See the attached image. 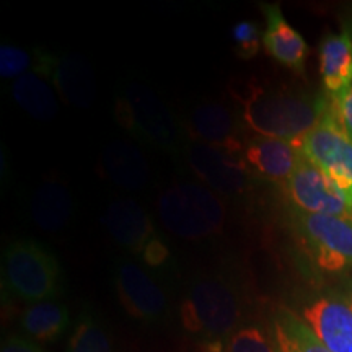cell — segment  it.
Wrapping results in <instances>:
<instances>
[{
    "instance_id": "cell-1",
    "label": "cell",
    "mask_w": 352,
    "mask_h": 352,
    "mask_svg": "<svg viewBox=\"0 0 352 352\" xmlns=\"http://www.w3.org/2000/svg\"><path fill=\"white\" fill-rule=\"evenodd\" d=\"M230 91L240 104L243 126L254 135L284 139L297 145H302L331 109L327 100L271 87L256 77L232 83Z\"/></svg>"
},
{
    "instance_id": "cell-2",
    "label": "cell",
    "mask_w": 352,
    "mask_h": 352,
    "mask_svg": "<svg viewBox=\"0 0 352 352\" xmlns=\"http://www.w3.org/2000/svg\"><path fill=\"white\" fill-rule=\"evenodd\" d=\"M245 300L239 285L222 274H201L184 290L179 318L184 331L214 344L245 324Z\"/></svg>"
},
{
    "instance_id": "cell-3",
    "label": "cell",
    "mask_w": 352,
    "mask_h": 352,
    "mask_svg": "<svg viewBox=\"0 0 352 352\" xmlns=\"http://www.w3.org/2000/svg\"><path fill=\"white\" fill-rule=\"evenodd\" d=\"M114 116L124 131L158 151L179 155L186 148L184 126L151 87L126 82L114 101Z\"/></svg>"
},
{
    "instance_id": "cell-4",
    "label": "cell",
    "mask_w": 352,
    "mask_h": 352,
    "mask_svg": "<svg viewBox=\"0 0 352 352\" xmlns=\"http://www.w3.org/2000/svg\"><path fill=\"white\" fill-rule=\"evenodd\" d=\"M157 210L164 227L183 240H204L226 227V206L219 195L197 182H176L160 192Z\"/></svg>"
},
{
    "instance_id": "cell-5",
    "label": "cell",
    "mask_w": 352,
    "mask_h": 352,
    "mask_svg": "<svg viewBox=\"0 0 352 352\" xmlns=\"http://www.w3.org/2000/svg\"><path fill=\"white\" fill-rule=\"evenodd\" d=\"M3 276L12 294L30 303L54 300L63 292L59 261L36 240L12 241L3 254Z\"/></svg>"
},
{
    "instance_id": "cell-6",
    "label": "cell",
    "mask_w": 352,
    "mask_h": 352,
    "mask_svg": "<svg viewBox=\"0 0 352 352\" xmlns=\"http://www.w3.org/2000/svg\"><path fill=\"white\" fill-rule=\"evenodd\" d=\"M101 223L111 239L122 248L135 254L144 266L164 267L171 253L152 219L138 201L131 197H114L108 202Z\"/></svg>"
},
{
    "instance_id": "cell-7",
    "label": "cell",
    "mask_w": 352,
    "mask_h": 352,
    "mask_svg": "<svg viewBox=\"0 0 352 352\" xmlns=\"http://www.w3.org/2000/svg\"><path fill=\"white\" fill-rule=\"evenodd\" d=\"M113 284L122 308L134 320L157 324L168 318V294L147 266L129 258L118 259L113 267Z\"/></svg>"
},
{
    "instance_id": "cell-8",
    "label": "cell",
    "mask_w": 352,
    "mask_h": 352,
    "mask_svg": "<svg viewBox=\"0 0 352 352\" xmlns=\"http://www.w3.org/2000/svg\"><path fill=\"white\" fill-rule=\"evenodd\" d=\"M34 72L51 83L67 107L87 109L96 96V82L90 64L80 56L51 52L41 47L33 51Z\"/></svg>"
},
{
    "instance_id": "cell-9",
    "label": "cell",
    "mask_w": 352,
    "mask_h": 352,
    "mask_svg": "<svg viewBox=\"0 0 352 352\" xmlns=\"http://www.w3.org/2000/svg\"><path fill=\"white\" fill-rule=\"evenodd\" d=\"M297 228L315 263L323 271L340 272L352 266V219L300 212Z\"/></svg>"
},
{
    "instance_id": "cell-10",
    "label": "cell",
    "mask_w": 352,
    "mask_h": 352,
    "mask_svg": "<svg viewBox=\"0 0 352 352\" xmlns=\"http://www.w3.org/2000/svg\"><path fill=\"white\" fill-rule=\"evenodd\" d=\"M287 195L303 214L352 219L351 197L305 155L289 178Z\"/></svg>"
},
{
    "instance_id": "cell-11",
    "label": "cell",
    "mask_w": 352,
    "mask_h": 352,
    "mask_svg": "<svg viewBox=\"0 0 352 352\" xmlns=\"http://www.w3.org/2000/svg\"><path fill=\"white\" fill-rule=\"evenodd\" d=\"M184 153L192 173L220 197L241 196L252 186L253 173L240 155L191 139L188 140Z\"/></svg>"
},
{
    "instance_id": "cell-12",
    "label": "cell",
    "mask_w": 352,
    "mask_h": 352,
    "mask_svg": "<svg viewBox=\"0 0 352 352\" xmlns=\"http://www.w3.org/2000/svg\"><path fill=\"white\" fill-rule=\"evenodd\" d=\"M302 153L327 173L352 199V139L333 116V107L323 121L303 139Z\"/></svg>"
},
{
    "instance_id": "cell-13",
    "label": "cell",
    "mask_w": 352,
    "mask_h": 352,
    "mask_svg": "<svg viewBox=\"0 0 352 352\" xmlns=\"http://www.w3.org/2000/svg\"><path fill=\"white\" fill-rule=\"evenodd\" d=\"M183 126L189 139L196 142L240 157L245 151L246 142L241 132V118L223 104L212 101L197 104L189 114L186 124Z\"/></svg>"
},
{
    "instance_id": "cell-14",
    "label": "cell",
    "mask_w": 352,
    "mask_h": 352,
    "mask_svg": "<svg viewBox=\"0 0 352 352\" xmlns=\"http://www.w3.org/2000/svg\"><path fill=\"white\" fill-rule=\"evenodd\" d=\"M302 320L331 352H352V308L336 297H320L302 310Z\"/></svg>"
},
{
    "instance_id": "cell-15",
    "label": "cell",
    "mask_w": 352,
    "mask_h": 352,
    "mask_svg": "<svg viewBox=\"0 0 352 352\" xmlns=\"http://www.w3.org/2000/svg\"><path fill=\"white\" fill-rule=\"evenodd\" d=\"M302 155L300 145L264 135H253L246 140L243 151V160L250 171L276 183L289 182L300 164Z\"/></svg>"
},
{
    "instance_id": "cell-16",
    "label": "cell",
    "mask_w": 352,
    "mask_h": 352,
    "mask_svg": "<svg viewBox=\"0 0 352 352\" xmlns=\"http://www.w3.org/2000/svg\"><path fill=\"white\" fill-rule=\"evenodd\" d=\"M261 10L266 19L263 33V46L272 59L297 74H303L308 56V44L300 33L285 20L277 6L263 3Z\"/></svg>"
},
{
    "instance_id": "cell-17",
    "label": "cell",
    "mask_w": 352,
    "mask_h": 352,
    "mask_svg": "<svg viewBox=\"0 0 352 352\" xmlns=\"http://www.w3.org/2000/svg\"><path fill=\"white\" fill-rule=\"evenodd\" d=\"M101 170L114 186L124 191H144L151 184V166L144 153L126 139H114L104 145Z\"/></svg>"
},
{
    "instance_id": "cell-18",
    "label": "cell",
    "mask_w": 352,
    "mask_h": 352,
    "mask_svg": "<svg viewBox=\"0 0 352 352\" xmlns=\"http://www.w3.org/2000/svg\"><path fill=\"white\" fill-rule=\"evenodd\" d=\"M30 212L44 232L56 233L67 228L76 217V199L59 182H46L34 189L30 199Z\"/></svg>"
},
{
    "instance_id": "cell-19",
    "label": "cell",
    "mask_w": 352,
    "mask_h": 352,
    "mask_svg": "<svg viewBox=\"0 0 352 352\" xmlns=\"http://www.w3.org/2000/svg\"><path fill=\"white\" fill-rule=\"evenodd\" d=\"M320 74L333 96L352 85V38L349 33L327 34L320 46Z\"/></svg>"
},
{
    "instance_id": "cell-20",
    "label": "cell",
    "mask_w": 352,
    "mask_h": 352,
    "mask_svg": "<svg viewBox=\"0 0 352 352\" xmlns=\"http://www.w3.org/2000/svg\"><path fill=\"white\" fill-rule=\"evenodd\" d=\"M19 324L26 338L34 342H52L70 327L67 307L54 300L32 303L21 311Z\"/></svg>"
},
{
    "instance_id": "cell-21",
    "label": "cell",
    "mask_w": 352,
    "mask_h": 352,
    "mask_svg": "<svg viewBox=\"0 0 352 352\" xmlns=\"http://www.w3.org/2000/svg\"><path fill=\"white\" fill-rule=\"evenodd\" d=\"M10 94L15 103L38 121H51L59 113L56 90L36 72H28L13 80Z\"/></svg>"
},
{
    "instance_id": "cell-22",
    "label": "cell",
    "mask_w": 352,
    "mask_h": 352,
    "mask_svg": "<svg viewBox=\"0 0 352 352\" xmlns=\"http://www.w3.org/2000/svg\"><path fill=\"white\" fill-rule=\"evenodd\" d=\"M272 340L277 352H331L305 321L284 308L272 323Z\"/></svg>"
},
{
    "instance_id": "cell-23",
    "label": "cell",
    "mask_w": 352,
    "mask_h": 352,
    "mask_svg": "<svg viewBox=\"0 0 352 352\" xmlns=\"http://www.w3.org/2000/svg\"><path fill=\"white\" fill-rule=\"evenodd\" d=\"M67 352H114L107 328L88 308H83L74 324Z\"/></svg>"
},
{
    "instance_id": "cell-24",
    "label": "cell",
    "mask_w": 352,
    "mask_h": 352,
    "mask_svg": "<svg viewBox=\"0 0 352 352\" xmlns=\"http://www.w3.org/2000/svg\"><path fill=\"white\" fill-rule=\"evenodd\" d=\"M206 349L209 352H277L274 340L254 323H245L226 340L208 344Z\"/></svg>"
},
{
    "instance_id": "cell-25",
    "label": "cell",
    "mask_w": 352,
    "mask_h": 352,
    "mask_svg": "<svg viewBox=\"0 0 352 352\" xmlns=\"http://www.w3.org/2000/svg\"><path fill=\"white\" fill-rule=\"evenodd\" d=\"M230 39L233 51L243 60H250L256 57L263 43V34L258 25L250 20H240L232 26Z\"/></svg>"
},
{
    "instance_id": "cell-26",
    "label": "cell",
    "mask_w": 352,
    "mask_h": 352,
    "mask_svg": "<svg viewBox=\"0 0 352 352\" xmlns=\"http://www.w3.org/2000/svg\"><path fill=\"white\" fill-rule=\"evenodd\" d=\"M34 65V56L13 44H2L0 46V77L16 78L28 74Z\"/></svg>"
},
{
    "instance_id": "cell-27",
    "label": "cell",
    "mask_w": 352,
    "mask_h": 352,
    "mask_svg": "<svg viewBox=\"0 0 352 352\" xmlns=\"http://www.w3.org/2000/svg\"><path fill=\"white\" fill-rule=\"evenodd\" d=\"M331 107L334 120L352 139V85L347 87L340 95L334 96Z\"/></svg>"
},
{
    "instance_id": "cell-28",
    "label": "cell",
    "mask_w": 352,
    "mask_h": 352,
    "mask_svg": "<svg viewBox=\"0 0 352 352\" xmlns=\"http://www.w3.org/2000/svg\"><path fill=\"white\" fill-rule=\"evenodd\" d=\"M0 352H46L38 342L20 334H8L2 341Z\"/></svg>"
},
{
    "instance_id": "cell-29",
    "label": "cell",
    "mask_w": 352,
    "mask_h": 352,
    "mask_svg": "<svg viewBox=\"0 0 352 352\" xmlns=\"http://www.w3.org/2000/svg\"><path fill=\"white\" fill-rule=\"evenodd\" d=\"M346 302L349 303L351 308H352V285L349 287V292H347V300H346Z\"/></svg>"
}]
</instances>
